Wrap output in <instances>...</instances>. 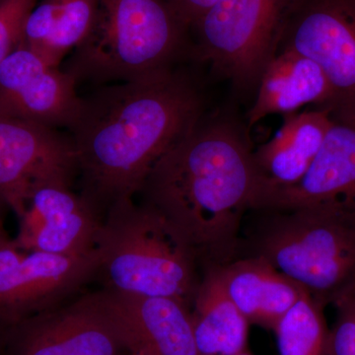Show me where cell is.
I'll return each mask as SVG.
<instances>
[{
    "label": "cell",
    "mask_w": 355,
    "mask_h": 355,
    "mask_svg": "<svg viewBox=\"0 0 355 355\" xmlns=\"http://www.w3.org/2000/svg\"><path fill=\"white\" fill-rule=\"evenodd\" d=\"M298 209L355 218V118L333 116L305 176L288 188L263 191L253 210Z\"/></svg>",
    "instance_id": "7c38bea8"
},
{
    "label": "cell",
    "mask_w": 355,
    "mask_h": 355,
    "mask_svg": "<svg viewBox=\"0 0 355 355\" xmlns=\"http://www.w3.org/2000/svg\"><path fill=\"white\" fill-rule=\"evenodd\" d=\"M248 132L232 119L202 116L159 159L139 193L188 240L202 272L239 258L261 187Z\"/></svg>",
    "instance_id": "7a4b0ae2"
},
{
    "label": "cell",
    "mask_w": 355,
    "mask_h": 355,
    "mask_svg": "<svg viewBox=\"0 0 355 355\" xmlns=\"http://www.w3.org/2000/svg\"><path fill=\"white\" fill-rule=\"evenodd\" d=\"M3 214L4 211L0 210V249L9 246V245L13 244L14 242L8 232H7L6 226H4Z\"/></svg>",
    "instance_id": "d4e9b609"
},
{
    "label": "cell",
    "mask_w": 355,
    "mask_h": 355,
    "mask_svg": "<svg viewBox=\"0 0 355 355\" xmlns=\"http://www.w3.org/2000/svg\"><path fill=\"white\" fill-rule=\"evenodd\" d=\"M99 4L100 0H62L55 30L40 55L51 65L58 67L65 55L88 38Z\"/></svg>",
    "instance_id": "ffe728a7"
},
{
    "label": "cell",
    "mask_w": 355,
    "mask_h": 355,
    "mask_svg": "<svg viewBox=\"0 0 355 355\" xmlns=\"http://www.w3.org/2000/svg\"><path fill=\"white\" fill-rule=\"evenodd\" d=\"M216 1V0H166L189 30H191Z\"/></svg>",
    "instance_id": "cb8c5ba5"
},
{
    "label": "cell",
    "mask_w": 355,
    "mask_h": 355,
    "mask_svg": "<svg viewBox=\"0 0 355 355\" xmlns=\"http://www.w3.org/2000/svg\"><path fill=\"white\" fill-rule=\"evenodd\" d=\"M250 214L239 258H263L324 307L354 291L355 218L305 209Z\"/></svg>",
    "instance_id": "277c9868"
},
{
    "label": "cell",
    "mask_w": 355,
    "mask_h": 355,
    "mask_svg": "<svg viewBox=\"0 0 355 355\" xmlns=\"http://www.w3.org/2000/svg\"><path fill=\"white\" fill-rule=\"evenodd\" d=\"M69 72L19 46L0 62V112L58 130L71 128L83 98Z\"/></svg>",
    "instance_id": "4fadbf2b"
},
{
    "label": "cell",
    "mask_w": 355,
    "mask_h": 355,
    "mask_svg": "<svg viewBox=\"0 0 355 355\" xmlns=\"http://www.w3.org/2000/svg\"><path fill=\"white\" fill-rule=\"evenodd\" d=\"M202 116L197 85L173 69L83 99L69 128L79 193L104 218L114 203L139 195L159 159Z\"/></svg>",
    "instance_id": "6da1fadb"
},
{
    "label": "cell",
    "mask_w": 355,
    "mask_h": 355,
    "mask_svg": "<svg viewBox=\"0 0 355 355\" xmlns=\"http://www.w3.org/2000/svg\"><path fill=\"white\" fill-rule=\"evenodd\" d=\"M316 62L334 100L331 114L355 118V0H289L277 51Z\"/></svg>",
    "instance_id": "ba28073f"
},
{
    "label": "cell",
    "mask_w": 355,
    "mask_h": 355,
    "mask_svg": "<svg viewBox=\"0 0 355 355\" xmlns=\"http://www.w3.org/2000/svg\"><path fill=\"white\" fill-rule=\"evenodd\" d=\"M127 355H154L151 350L142 345H135Z\"/></svg>",
    "instance_id": "484cf974"
},
{
    "label": "cell",
    "mask_w": 355,
    "mask_h": 355,
    "mask_svg": "<svg viewBox=\"0 0 355 355\" xmlns=\"http://www.w3.org/2000/svg\"><path fill=\"white\" fill-rule=\"evenodd\" d=\"M205 270L214 272L226 295L250 324L268 330L275 331L280 319L306 292L259 257H243Z\"/></svg>",
    "instance_id": "9a60e30c"
},
{
    "label": "cell",
    "mask_w": 355,
    "mask_h": 355,
    "mask_svg": "<svg viewBox=\"0 0 355 355\" xmlns=\"http://www.w3.org/2000/svg\"><path fill=\"white\" fill-rule=\"evenodd\" d=\"M238 355H252V354H250L249 352H248L246 350V352H242V354H240Z\"/></svg>",
    "instance_id": "83f0119b"
},
{
    "label": "cell",
    "mask_w": 355,
    "mask_h": 355,
    "mask_svg": "<svg viewBox=\"0 0 355 355\" xmlns=\"http://www.w3.org/2000/svg\"><path fill=\"white\" fill-rule=\"evenodd\" d=\"M191 324L202 355L246 352L250 323L226 295L211 270H203L191 309Z\"/></svg>",
    "instance_id": "ac0fdd59"
},
{
    "label": "cell",
    "mask_w": 355,
    "mask_h": 355,
    "mask_svg": "<svg viewBox=\"0 0 355 355\" xmlns=\"http://www.w3.org/2000/svg\"><path fill=\"white\" fill-rule=\"evenodd\" d=\"M324 306L305 292L275 329L280 355H329Z\"/></svg>",
    "instance_id": "d6986e66"
},
{
    "label": "cell",
    "mask_w": 355,
    "mask_h": 355,
    "mask_svg": "<svg viewBox=\"0 0 355 355\" xmlns=\"http://www.w3.org/2000/svg\"><path fill=\"white\" fill-rule=\"evenodd\" d=\"M72 183L55 179L33 188L13 239L17 249L69 257L96 251L104 218Z\"/></svg>",
    "instance_id": "8fae6325"
},
{
    "label": "cell",
    "mask_w": 355,
    "mask_h": 355,
    "mask_svg": "<svg viewBox=\"0 0 355 355\" xmlns=\"http://www.w3.org/2000/svg\"><path fill=\"white\" fill-rule=\"evenodd\" d=\"M333 100L331 84L316 62L294 51H279L261 77L248 130L272 114L289 116L310 105L330 108Z\"/></svg>",
    "instance_id": "2e32d148"
},
{
    "label": "cell",
    "mask_w": 355,
    "mask_h": 355,
    "mask_svg": "<svg viewBox=\"0 0 355 355\" xmlns=\"http://www.w3.org/2000/svg\"><path fill=\"white\" fill-rule=\"evenodd\" d=\"M76 176L71 137L0 112V210H13L19 219L36 184Z\"/></svg>",
    "instance_id": "30bf717a"
},
{
    "label": "cell",
    "mask_w": 355,
    "mask_h": 355,
    "mask_svg": "<svg viewBox=\"0 0 355 355\" xmlns=\"http://www.w3.org/2000/svg\"><path fill=\"white\" fill-rule=\"evenodd\" d=\"M110 293L135 345H144L154 355H202L193 335L191 309L183 303L170 298Z\"/></svg>",
    "instance_id": "e0dca14e"
},
{
    "label": "cell",
    "mask_w": 355,
    "mask_h": 355,
    "mask_svg": "<svg viewBox=\"0 0 355 355\" xmlns=\"http://www.w3.org/2000/svg\"><path fill=\"white\" fill-rule=\"evenodd\" d=\"M334 305L338 315L330 331L329 355H355V291L345 294Z\"/></svg>",
    "instance_id": "603a6c76"
},
{
    "label": "cell",
    "mask_w": 355,
    "mask_h": 355,
    "mask_svg": "<svg viewBox=\"0 0 355 355\" xmlns=\"http://www.w3.org/2000/svg\"><path fill=\"white\" fill-rule=\"evenodd\" d=\"M62 0H43L28 15L21 36V46L40 53L51 39L60 13ZM18 44V46H19Z\"/></svg>",
    "instance_id": "44dd1931"
},
{
    "label": "cell",
    "mask_w": 355,
    "mask_h": 355,
    "mask_svg": "<svg viewBox=\"0 0 355 355\" xmlns=\"http://www.w3.org/2000/svg\"><path fill=\"white\" fill-rule=\"evenodd\" d=\"M96 280L123 295L170 298L191 309L202 282L197 253L151 205L125 198L110 207L98 237Z\"/></svg>",
    "instance_id": "3957f363"
},
{
    "label": "cell",
    "mask_w": 355,
    "mask_h": 355,
    "mask_svg": "<svg viewBox=\"0 0 355 355\" xmlns=\"http://www.w3.org/2000/svg\"><path fill=\"white\" fill-rule=\"evenodd\" d=\"M189 31L166 0H100L94 27L65 71L76 83L146 78L172 69Z\"/></svg>",
    "instance_id": "5b68a950"
},
{
    "label": "cell",
    "mask_w": 355,
    "mask_h": 355,
    "mask_svg": "<svg viewBox=\"0 0 355 355\" xmlns=\"http://www.w3.org/2000/svg\"><path fill=\"white\" fill-rule=\"evenodd\" d=\"M7 327L0 324V349H1L2 343H3L4 336H6Z\"/></svg>",
    "instance_id": "4316f807"
},
{
    "label": "cell",
    "mask_w": 355,
    "mask_h": 355,
    "mask_svg": "<svg viewBox=\"0 0 355 355\" xmlns=\"http://www.w3.org/2000/svg\"><path fill=\"white\" fill-rule=\"evenodd\" d=\"M284 118L275 137L254 150L261 183L258 198L263 191L297 184L316 158L333 123L329 108L298 112Z\"/></svg>",
    "instance_id": "5bb4252c"
},
{
    "label": "cell",
    "mask_w": 355,
    "mask_h": 355,
    "mask_svg": "<svg viewBox=\"0 0 355 355\" xmlns=\"http://www.w3.org/2000/svg\"><path fill=\"white\" fill-rule=\"evenodd\" d=\"M289 0H216L191 30L196 53L237 90H257L277 55Z\"/></svg>",
    "instance_id": "8992f818"
},
{
    "label": "cell",
    "mask_w": 355,
    "mask_h": 355,
    "mask_svg": "<svg viewBox=\"0 0 355 355\" xmlns=\"http://www.w3.org/2000/svg\"><path fill=\"white\" fill-rule=\"evenodd\" d=\"M100 266L98 249L69 257L25 252L15 244L0 249V324L11 327L64 304L89 282Z\"/></svg>",
    "instance_id": "9c48e42d"
},
{
    "label": "cell",
    "mask_w": 355,
    "mask_h": 355,
    "mask_svg": "<svg viewBox=\"0 0 355 355\" xmlns=\"http://www.w3.org/2000/svg\"><path fill=\"white\" fill-rule=\"evenodd\" d=\"M354 291H355V289H354Z\"/></svg>",
    "instance_id": "f1b7e54d"
},
{
    "label": "cell",
    "mask_w": 355,
    "mask_h": 355,
    "mask_svg": "<svg viewBox=\"0 0 355 355\" xmlns=\"http://www.w3.org/2000/svg\"><path fill=\"white\" fill-rule=\"evenodd\" d=\"M38 0H0V62L17 48L28 15Z\"/></svg>",
    "instance_id": "7402d4cb"
},
{
    "label": "cell",
    "mask_w": 355,
    "mask_h": 355,
    "mask_svg": "<svg viewBox=\"0 0 355 355\" xmlns=\"http://www.w3.org/2000/svg\"><path fill=\"white\" fill-rule=\"evenodd\" d=\"M133 347L113 295L101 289L7 327L0 355H127Z\"/></svg>",
    "instance_id": "52a82bcc"
}]
</instances>
